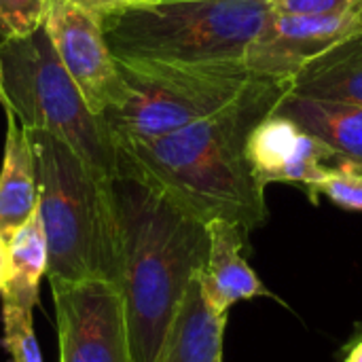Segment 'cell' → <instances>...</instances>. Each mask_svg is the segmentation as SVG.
Wrapping results in <instances>:
<instances>
[{"mask_svg":"<svg viewBox=\"0 0 362 362\" xmlns=\"http://www.w3.org/2000/svg\"><path fill=\"white\" fill-rule=\"evenodd\" d=\"M362 21V8L337 15H288L267 17L244 55V68L257 76L291 81L308 62L350 34Z\"/></svg>","mask_w":362,"mask_h":362,"instance_id":"9c48e42d","label":"cell"},{"mask_svg":"<svg viewBox=\"0 0 362 362\" xmlns=\"http://www.w3.org/2000/svg\"><path fill=\"white\" fill-rule=\"evenodd\" d=\"M274 112L295 121L327 144L335 155V163H344L362 174V106L286 93Z\"/></svg>","mask_w":362,"mask_h":362,"instance_id":"4fadbf2b","label":"cell"},{"mask_svg":"<svg viewBox=\"0 0 362 362\" xmlns=\"http://www.w3.org/2000/svg\"><path fill=\"white\" fill-rule=\"evenodd\" d=\"M36 155L38 216L47 238V278L119 284V229L110 178L95 174L59 138L25 129Z\"/></svg>","mask_w":362,"mask_h":362,"instance_id":"3957f363","label":"cell"},{"mask_svg":"<svg viewBox=\"0 0 362 362\" xmlns=\"http://www.w3.org/2000/svg\"><path fill=\"white\" fill-rule=\"evenodd\" d=\"M216 362H223V358H221V361H216Z\"/></svg>","mask_w":362,"mask_h":362,"instance_id":"d4e9b609","label":"cell"},{"mask_svg":"<svg viewBox=\"0 0 362 362\" xmlns=\"http://www.w3.org/2000/svg\"><path fill=\"white\" fill-rule=\"evenodd\" d=\"M305 193L314 204L320 197H327L344 210L362 212V174L344 163L329 165Z\"/></svg>","mask_w":362,"mask_h":362,"instance_id":"e0dca14e","label":"cell"},{"mask_svg":"<svg viewBox=\"0 0 362 362\" xmlns=\"http://www.w3.org/2000/svg\"><path fill=\"white\" fill-rule=\"evenodd\" d=\"M95 13L106 11V8H115V6H125V4H136V2H146V0H74Z\"/></svg>","mask_w":362,"mask_h":362,"instance_id":"44dd1931","label":"cell"},{"mask_svg":"<svg viewBox=\"0 0 362 362\" xmlns=\"http://www.w3.org/2000/svg\"><path fill=\"white\" fill-rule=\"evenodd\" d=\"M38 210L36 155L28 132L6 110L4 157L0 168V235L8 240Z\"/></svg>","mask_w":362,"mask_h":362,"instance_id":"5bb4252c","label":"cell"},{"mask_svg":"<svg viewBox=\"0 0 362 362\" xmlns=\"http://www.w3.org/2000/svg\"><path fill=\"white\" fill-rule=\"evenodd\" d=\"M225 327L227 318L210 310L195 276L170 325L159 362L221 361Z\"/></svg>","mask_w":362,"mask_h":362,"instance_id":"9a60e30c","label":"cell"},{"mask_svg":"<svg viewBox=\"0 0 362 362\" xmlns=\"http://www.w3.org/2000/svg\"><path fill=\"white\" fill-rule=\"evenodd\" d=\"M208 235L210 250L197 282L210 310L227 318L235 303L269 297V291L244 257L248 233L233 223L212 221L208 223Z\"/></svg>","mask_w":362,"mask_h":362,"instance_id":"8fae6325","label":"cell"},{"mask_svg":"<svg viewBox=\"0 0 362 362\" xmlns=\"http://www.w3.org/2000/svg\"><path fill=\"white\" fill-rule=\"evenodd\" d=\"M51 0H0V40L28 38L45 25Z\"/></svg>","mask_w":362,"mask_h":362,"instance_id":"d6986e66","label":"cell"},{"mask_svg":"<svg viewBox=\"0 0 362 362\" xmlns=\"http://www.w3.org/2000/svg\"><path fill=\"white\" fill-rule=\"evenodd\" d=\"M272 8L288 15H337L362 8V0H274Z\"/></svg>","mask_w":362,"mask_h":362,"instance_id":"ffe728a7","label":"cell"},{"mask_svg":"<svg viewBox=\"0 0 362 362\" xmlns=\"http://www.w3.org/2000/svg\"><path fill=\"white\" fill-rule=\"evenodd\" d=\"M272 11L267 0H146L100 11V19L117 59L244 66Z\"/></svg>","mask_w":362,"mask_h":362,"instance_id":"277c9868","label":"cell"},{"mask_svg":"<svg viewBox=\"0 0 362 362\" xmlns=\"http://www.w3.org/2000/svg\"><path fill=\"white\" fill-rule=\"evenodd\" d=\"M59 362H132L119 286L106 280H49Z\"/></svg>","mask_w":362,"mask_h":362,"instance_id":"52a82bcc","label":"cell"},{"mask_svg":"<svg viewBox=\"0 0 362 362\" xmlns=\"http://www.w3.org/2000/svg\"><path fill=\"white\" fill-rule=\"evenodd\" d=\"M288 91L291 81L257 76L235 102L206 119L155 140L117 144V174L144 180L206 225L227 221L250 233L267 223V202L246 142Z\"/></svg>","mask_w":362,"mask_h":362,"instance_id":"6da1fadb","label":"cell"},{"mask_svg":"<svg viewBox=\"0 0 362 362\" xmlns=\"http://www.w3.org/2000/svg\"><path fill=\"white\" fill-rule=\"evenodd\" d=\"M0 102L23 129L49 132L95 174L117 176V144L62 66L45 28L28 38L0 40Z\"/></svg>","mask_w":362,"mask_h":362,"instance_id":"5b68a950","label":"cell"},{"mask_svg":"<svg viewBox=\"0 0 362 362\" xmlns=\"http://www.w3.org/2000/svg\"><path fill=\"white\" fill-rule=\"evenodd\" d=\"M288 93L362 106V21L325 53L308 62L291 78Z\"/></svg>","mask_w":362,"mask_h":362,"instance_id":"7c38bea8","label":"cell"},{"mask_svg":"<svg viewBox=\"0 0 362 362\" xmlns=\"http://www.w3.org/2000/svg\"><path fill=\"white\" fill-rule=\"evenodd\" d=\"M344 362H362V331L350 341V346H346Z\"/></svg>","mask_w":362,"mask_h":362,"instance_id":"7402d4cb","label":"cell"},{"mask_svg":"<svg viewBox=\"0 0 362 362\" xmlns=\"http://www.w3.org/2000/svg\"><path fill=\"white\" fill-rule=\"evenodd\" d=\"M110 197L132 362H159L176 310L206 265L208 225L129 174L110 178Z\"/></svg>","mask_w":362,"mask_h":362,"instance_id":"7a4b0ae2","label":"cell"},{"mask_svg":"<svg viewBox=\"0 0 362 362\" xmlns=\"http://www.w3.org/2000/svg\"><path fill=\"white\" fill-rule=\"evenodd\" d=\"M246 155L265 187L288 182L308 191L329 165H335V155L327 144L278 112H269L252 127Z\"/></svg>","mask_w":362,"mask_h":362,"instance_id":"30bf717a","label":"cell"},{"mask_svg":"<svg viewBox=\"0 0 362 362\" xmlns=\"http://www.w3.org/2000/svg\"><path fill=\"white\" fill-rule=\"evenodd\" d=\"M6 276H8V244L0 235V291L6 282Z\"/></svg>","mask_w":362,"mask_h":362,"instance_id":"603a6c76","label":"cell"},{"mask_svg":"<svg viewBox=\"0 0 362 362\" xmlns=\"http://www.w3.org/2000/svg\"><path fill=\"white\" fill-rule=\"evenodd\" d=\"M2 344L8 354V362H42L30 308L2 301Z\"/></svg>","mask_w":362,"mask_h":362,"instance_id":"ac0fdd59","label":"cell"},{"mask_svg":"<svg viewBox=\"0 0 362 362\" xmlns=\"http://www.w3.org/2000/svg\"><path fill=\"white\" fill-rule=\"evenodd\" d=\"M267 2H274V0H267Z\"/></svg>","mask_w":362,"mask_h":362,"instance_id":"cb8c5ba5","label":"cell"},{"mask_svg":"<svg viewBox=\"0 0 362 362\" xmlns=\"http://www.w3.org/2000/svg\"><path fill=\"white\" fill-rule=\"evenodd\" d=\"M8 244V276L0 291L4 303H15L34 310L38 301L40 278L47 276L49 250L38 210L6 240Z\"/></svg>","mask_w":362,"mask_h":362,"instance_id":"2e32d148","label":"cell"},{"mask_svg":"<svg viewBox=\"0 0 362 362\" xmlns=\"http://www.w3.org/2000/svg\"><path fill=\"white\" fill-rule=\"evenodd\" d=\"M123 81L121 100L100 117L115 144L155 140L206 119L257 78L244 66H182L117 59Z\"/></svg>","mask_w":362,"mask_h":362,"instance_id":"8992f818","label":"cell"},{"mask_svg":"<svg viewBox=\"0 0 362 362\" xmlns=\"http://www.w3.org/2000/svg\"><path fill=\"white\" fill-rule=\"evenodd\" d=\"M42 28L89 110L102 115L112 108L123 95V81L100 13L74 0H51Z\"/></svg>","mask_w":362,"mask_h":362,"instance_id":"ba28073f","label":"cell"}]
</instances>
